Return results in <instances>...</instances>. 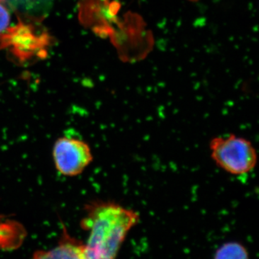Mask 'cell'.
<instances>
[{
	"instance_id": "obj_1",
	"label": "cell",
	"mask_w": 259,
	"mask_h": 259,
	"mask_svg": "<svg viewBox=\"0 0 259 259\" xmlns=\"http://www.w3.org/2000/svg\"><path fill=\"white\" fill-rule=\"evenodd\" d=\"M81 227L89 231L84 259H116L130 231L139 223V212L110 200L96 199L84 205Z\"/></svg>"
},
{
	"instance_id": "obj_4",
	"label": "cell",
	"mask_w": 259,
	"mask_h": 259,
	"mask_svg": "<svg viewBox=\"0 0 259 259\" xmlns=\"http://www.w3.org/2000/svg\"><path fill=\"white\" fill-rule=\"evenodd\" d=\"M83 247V243L71 238L64 230L59 245L52 249L36 252L32 259H84Z\"/></svg>"
},
{
	"instance_id": "obj_5",
	"label": "cell",
	"mask_w": 259,
	"mask_h": 259,
	"mask_svg": "<svg viewBox=\"0 0 259 259\" xmlns=\"http://www.w3.org/2000/svg\"><path fill=\"white\" fill-rule=\"evenodd\" d=\"M214 259H248V253L241 243L229 242L220 247Z\"/></svg>"
},
{
	"instance_id": "obj_6",
	"label": "cell",
	"mask_w": 259,
	"mask_h": 259,
	"mask_svg": "<svg viewBox=\"0 0 259 259\" xmlns=\"http://www.w3.org/2000/svg\"><path fill=\"white\" fill-rule=\"evenodd\" d=\"M10 14L6 8L0 5V32L8 28L10 23Z\"/></svg>"
},
{
	"instance_id": "obj_3",
	"label": "cell",
	"mask_w": 259,
	"mask_h": 259,
	"mask_svg": "<svg viewBox=\"0 0 259 259\" xmlns=\"http://www.w3.org/2000/svg\"><path fill=\"white\" fill-rule=\"evenodd\" d=\"M53 158L57 171L66 177L81 175L93 161L91 148L83 140L64 137L56 140Z\"/></svg>"
},
{
	"instance_id": "obj_7",
	"label": "cell",
	"mask_w": 259,
	"mask_h": 259,
	"mask_svg": "<svg viewBox=\"0 0 259 259\" xmlns=\"http://www.w3.org/2000/svg\"><path fill=\"white\" fill-rule=\"evenodd\" d=\"M192 1H197V0H192Z\"/></svg>"
},
{
	"instance_id": "obj_2",
	"label": "cell",
	"mask_w": 259,
	"mask_h": 259,
	"mask_svg": "<svg viewBox=\"0 0 259 259\" xmlns=\"http://www.w3.org/2000/svg\"><path fill=\"white\" fill-rule=\"evenodd\" d=\"M209 150L215 164L235 176L253 171L258 161L256 150L249 140L235 134L213 138Z\"/></svg>"
}]
</instances>
